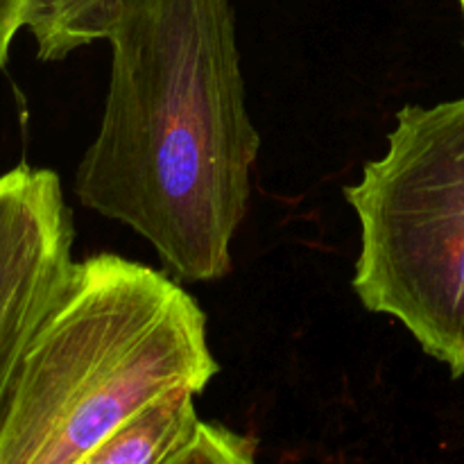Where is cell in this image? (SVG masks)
Returning <instances> with one entry per match:
<instances>
[{
  "mask_svg": "<svg viewBox=\"0 0 464 464\" xmlns=\"http://www.w3.org/2000/svg\"><path fill=\"white\" fill-rule=\"evenodd\" d=\"M107 41V100L77 166V199L143 236L181 279H222L234 267L261 145L234 7L122 0Z\"/></svg>",
  "mask_w": 464,
  "mask_h": 464,
  "instance_id": "6da1fadb",
  "label": "cell"
},
{
  "mask_svg": "<svg viewBox=\"0 0 464 464\" xmlns=\"http://www.w3.org/2000/svg\"><path fill=\"white\" fill-rule=\"evenodd\" d=\"M218 370L193 295L143 263L93 254L27 349L0 464H86L140 408L172 390L199 394Z\"/></svg>",
  "mask_w": 464,
  "mask_h": 464,
  "instance_id": "7a4b0ae2",
  "label": "cell"
},
{
  "mask_svg": "<svg viewBox=\"0 0 464 464\" xmlns=\"http://www.w3.org/2000/svg\"><path fill=\"white\" fill-rule=\"evenodd\" d=\"M361 222L353 293L464 376V95L406 104L388 152L343 190Z\"/></svg>",
  "mask_w": 464,
  "mask_h": 464,
  "instance_id": "3957f363",
  "label": "cell"
},
{
  "mask_svg": "<svg viewBox=\"0 0 464 464\" xmlns=\"http://www.w3.org/2000/svg\"><path fill=\"white\" fill-rule=\"evenodd\" d=\"M72 243L57 172L21 163L0 175V424L27 349L71 279Z\"/></svg>",
  "mask_w": 464,
  "mask_h": 464,
  "instance_id": "277c9868",
  "label": "cell"
},
{
  "mask_svg": "<svg viewBox=\"0 0 464 464\" xmlns=\"http://www.w3.org/2000/svg\"><path fill=\"white\" fill-rule=\"evenodd\" d=\"M190 390H172L118 426L86 464H172L199 417Z\"/></svg>",
  "mask_w": 464,
  "mask_h": 464,
  "instance_id": "5b68a950",
  "label": "cell"
},
{
  "mask_svg": "<svg viewBox=\"0 0 464 464\" xmlns=\"http://www.w3.org/2000/svg\"><path fill=\"white\" fill-rule=\"evenodd\" d=\"M122 0H27L25 27L41 62H62L75 50L107 39Z\"/></svg>",
  "mask_w": 464,
  "mask_h": 464,
  "instance_id": "8992f818",
  "label": "cell"
},
{
  "mask_svg": "<svg viewBox=\"0 0 464 464\" xmlns=\"http://www.w3.org/2000/svg\"><path fill=\"white\" fill-rule=\"evenodd\" d=\"M256 460V444L247 435L222 424L198 421L193 435L172 464H249Z\"/></svg>",
  "mask_w": 464,
  "mask_h": 464,
  "instance_id": "52a82bcc",
  "label": "cell"
},
{
  "mask_svg": "<svg viewBox=\"0 0 464 464\" xmlns=\"http://www.w3.org/2000/svg\"><path fill=\"white\" fill-rule=\"evenodd\" d=\"M27 0H0V68L9 59L14 36L25 27Z\"/></svg>",
  "mask_w": 464,
  "mask_h": 464,
  "instance_id": "ba28073f",
  "label": "cell"
},
{
  "mask_svg": "<svg viewBox=\"0 0 464 464\" xmlns=\"http://www.w3.org/2000/svg\"><path fill=\"white\" fill-rule=\"evenodd\" d=\"M460 7H462V18H464V0H460Z\"/></svg>",
  "mask_w": 464,
  "mask_h": 464,
  "instance_id": "9c48e42d",
  "label": "cell"
}]
</instances>
